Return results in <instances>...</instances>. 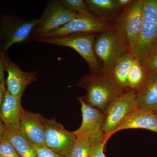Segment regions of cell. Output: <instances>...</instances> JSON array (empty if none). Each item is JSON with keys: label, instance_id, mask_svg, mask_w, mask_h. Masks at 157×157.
<instances>
[{"label": "cell", "instance_id": "2e32d148", "mask_svg": "<svg viewBox=\"0 0 157 157\" xmlns=\"http://www.w3.org/2000/svg\"><path fill=\"white\" fill-rule=\"evenodd\" d=\"M23 109L21 99L12 95L6 89L1 109V118L5 128L19 126L20 117Z\"/></svg>", "mask_w": 157, "mask_h": 157}, {"label": "cell", "instance_id": "8fae6325", "mask_svg": "<svg viewBox=\"0 0 157 157\" xmlns=\"http://www.w3.org/2000/svg\"><path fill=\"white\" fill-rule=\"evenodd\" d=\"M81 104L82 122L77 132L86 133L89 136L91 146L107 140L103 129L104 114L100 110L90 107L86 104L81 97H77Z\"/></svg>", "mask_w": 157, "mask_h": 157}, {"label": "cell", "instance_id": "cb8c5ba5", "mask_svg": "<svg viewBox=\"0 0 157 157\" xmlns=\"http://www.w3.org/2000/svg\"><path fill=\"white\" fill-rule=\"evenodd\" d=\"M0 157H21L12 144L6 138L0 139Z\"/></svg>", "mask_w": 157, "mask_h": 157}, {"label": "cell", "instance_id": "d4e9b609", "mask_svg": "<svg viewBox=\"0 0 157 157\" xmlns=\"http://www.w3.org/2000/svg\"><path fill=\"white\" fill-rule=\"evenodd\" d=\"M35 157H64L48 148L46 146L33 145Z\"/></svg>", "mask_w": 157, "mask_h": 157}, {"label": "cell", "instance_id": "4316f807", "mask_svg": "<svg viewBox=\"0 0 157 157\" xmlns=\"http://www.w3.org/2000/svg\"><path fill=\"white\" fill-rule=\"evenodd\" d=\"M8 51L3 50L0 47V83L6 85L5 79V72L6 71L5 55Z\"/></svg>", "mask_w": 157, "mask_h": 157}, {"label": "cell", "instance_id": "7402d4cb", "mask_svg": "<svg viewBox=\"0 0 157 157\" xmlns=\"http://www.w3.org/2000/svg\"><path fill=\"white\" fill-rule=\"evenodd\" d=\"M60 3L66 9L76 13L88 12L87 5L83 0H60Z\"/></svg>", "mask_w": 157, "mask_h": 157}, {"label": "cell", "instance_id": "7c38bea8", "mask_svg": "<svg viewBox=\"0 0 157 157\" xmlns=\"http://www.w3.org/2000/svg\"><path fill=\"white\" fill-rule=\"evenodd\" d=\"M6 71L8 73L6 80L7 90L12 95L21 98L26 89L32 82L37 81L36 73L23 71L10 59L8 52L5 55Z\"/></svg>", "mask_w": 157, "mask_h": 157}, {"label": "cell", "instance_id": "3957f363", "mask_svg": "<svg viewBox=\"0 0 157 157\" xmlns=\"http://www.w3.org/2000/svg\"><path fill=\"white\" fill-rule=\"evenodd\" d=\"M98 34H73L63 36L43 38L36 42L72 48L86 62L89 67L90 74L99 75L101 72V65L94 50V43Z\"/></svg>", "mask_w": 157, "mask_h": 157}, {"label": "cell", "instance_id": "7a4b0ae2", "mask_svg": "<svg viewBox=\"0 0 157 157\" xmlns=\"http://www.w3.org/2000/svg\"><path fill=\"white\" fill-rule=\"evenodd\" d=\"M76 86L86 91V94L81 97L85 103L102 112L110 102L124 92L109 76L86 75Z\"/></svg>", "mask_w": 157, "mask_h": 157}, {"label": "cell", "instance_id": "e0dca14e", "mask_svg": "<svg viewBox=\"0 0 157 157\" xmlns=\"http://www.w3.org/2000/svg\"><path fill=\"white\" fill-rule=\"evenodd\" d=\"M135 57L128 51L118 59L113 65L109 76L118 87L124 92L129 90L128 77Z\"/></svg>", "mask_w": 157, "mask_h": 157}, {"label": "cell", "instance_id": "5bb4252c", "mask_svg": "<svg viewBox=\"0 0 157 157\" xmlns=\"http://www.w3.org/2000/svg\"><path fill=\"white\" fill-rule=\"evenodd\" d=\"M143 129L157 134V115L154 111L137 108L129 113L118 125L112 135L121 130Z\"/></svg>", "mask_w": 157, "mask_h": 157}, {"label": "cell", "instance_id": "6da1fadb", "mask_svg": "<svg viewBox=\"0 0 157 157\" xmlns=\"http://www.w3.org/2000/svg\"><path fill=\"white\" fill-rule=\"evenodd\" d=\"M94 50L98 60L102 63L99 75L109 76L116 61L128 51L124 31L116 25L113 29L98 33L95 39Z\"/></svg>", "mask_w": 157, "mask_h": 157}, {"label": "cell", "instance_id": "52a82bcc", "mask_svg": "<svg viewBox=\"0 0 157 157\" xmlns=\"http://www.w3.org/2000/svg\"><path fill=\"white\" fill-rule=\"evenodd\" d=\"M114 28L115 25L99 19L90 12L77 13L67 23L40 39L76 33L98 34L111 30Z\"/></svg>", "mask_w": 157, "mask_h": 157}, {"label": "cell", "instance_id": "4dcf8cb0", "mask_svg": "<svg viewBox=\"0 0 157 157\" xmlns=\"http://www.w3.org/2000/svg\"><path fill=\"white\" fill-rule=\"evenodd\" d=\"M156 113L157 115V112H156Z\"/></svg>", "mask_w": 157, "mask_h": 157}, {"label": "cell", "instance_id": "484cf974", "mask_svg": "<svg viewBox=\"0 0 157 157\" xmlns=\"http://www.w3.org/2000/svg\"><path fill=\"white\" fill-rule=\"evenodd\" d=\"M107 140H105L90 147L88 157H106L104 154V147Z\"/></svg>", "mask_w": 157, "mask_h": 157}, {"label": "cell", "instance_id": "9c48e42d", "mask_svg": "<svg viewBox=\"0 0 157 157\" xmlns=\"http://www.w3.org/2000/svg\"><path fill=\"white\" fill-rule=\"evenodd\" d=\"M117 21L124 32L128 51L133 55L139 43L143 27L142 0L133 1L124 9Z\"/></svg>", "mask_w": 157, "mask_h": 157}, {"label": "cell", "instance_id": "5b68a950", "mask_svg": "<svg viewBox=\"0 0 157 157\" xmlns=\"http://www.w3.org/2000/svg\"><path fill=\"white\" fill-rule=\"evenodd\" d=\"M143 24L134 57L142 60L157 45V0H142Z\"/></svg>", "mask_w": 157, "mask_h": 157}, {"label": "cell", "instance_id": "603a6c76", "mask_svg": "<svg viewBox=\"0 0 157 157\" xmlns=\"http://www.w3.org/2000/svg\"><path fill=\"white\" fill-rule=\"evenodd\" d=\"M140 61L147 75L151 73H157V45Z\"/></svg>", "mask_w": 157, "mask_h": 157}, {"label": "cell", "instance_id": "277c9868", "mask_svg": "<svg viewBox=\"0 0 157 157\" xmlns=\"http://www.w3.org/2000/svg\"><path fill=\"white\" fill-rule=\"evenodd\" d=\"M39 21L26 19L12 15H3L0 18V47L8 51L12 45L31 41V37Z\"/></svg>", "mask_w": 157, "mask_h": 157}, {"label": "cell", "instance_id": "d6986e66", "mask_svg": "<svg viewBox=\"0 0 157 157\" xmlns=\"http://www.w3.org/2000/svg\"><path fill=\"white\" fill-rule=\"evenodd\" d=\"M85 2L89 12L108 23L120 10L117 0H86Z\"/></svg>", "mask_w": 157, "mask_h": 157}, {"label": "cell", "instance_id": "f1b7e54d", "mask_svg": "<svg viewBox=\"0 0 157 157\" xmlns=\"http://www.w3.org/2000/svg\"><path fill=\"white\" fill-rule=\"evenodd\" d=\"M119 9H125L133 2L132 0H117Z\"/></svg>", "mask_w": 157, "mask_h": 157}, {"label": "cell", "instance_id": "ac0fdd59", "mask_svg": "<svg viewBox=\"0 0 157 157\" xmlns=\"http://www.w3.org/2000/svg\"><path fill=\"white\" fill-rule=\"evenodd\" d=\"M3 137L9 140L21 157H35L33 145L23 133L19 126L5 128Z\"/></svg>", "mask_w": 157, "mask_h": 157}, {"label": "cell", "instance_id": "44dd1931", "mask_svg": "<svg viewBox=\"0 0 157 157\" xmlns=\"http://www.w3.org/2000/svg\"><path fill=\"white\" fill-rule=\"evenodd\" d=\"M76 140L73 145L70 157H88L90 147L89 136L83 132H73Z\"/></svg>", "mask_w": 157, "mask_h": 157}, {"label": "cell", "instance_id": "f546056e", "mask_svg": "<svg viewBox=\"0 0 157 157\" xmlns=\"http://www.w3.org/2000/svg\"><path fill=\"white\" fill-rule=\"evenodd\" d=\"M5 130V126L2 122L0 120V139L3 137V134Z\"/></svg>", "mask_w": 157, "mask_h": 157}, {"label": "cell", "instance_id": "ba28073f", "mask_svg": "<svg viewBox=\"0 0 157 157\" xmlns=\"http://www.w3.org/2000/svg\"><path fill=\"white\" fill-rule=\"evenodd\" d=\"M137 107L136 92L128 90L110 102L103 112V129L107 140L121 121Z\"/></svg>", "mask_w": 157, "mask_h": 157}, {"label": "cell", "instance_id": "83f0119b", "mask_svg": "<svg viewBox=\"0 0 157 157\" xmlns=\"http://www.w3.org/2000/svg\"><path fill=\"white\" fill-rule=\"evenodd\" d=\"M6 90V85L0 83V120L1 118V109H2V105L4 101Z\"/></svg>", "mask_w": 157, "mask_h": 157}, {"label": "cell", "instance_id": "4fadbf2b", "mask_svg": "<svg viewBox=\"0 0 157 157\" xmlns=\"http://www.w3.org/2000/svg\"><path fill=\"white\" fill-rule=\"evenodd\" d=\"M42 114L29 112L23 109L19 120V126L32 145L46 146L45 128Z\"/></svg>", "mask_w": 157, "mask_h": 157}, {"label": "cell", "instance_id": "8992f818", "mask_svg": "<svg viewBox=\"0 0 157 157\" xmlns=\"http://www.w3.org/2000/svg\"><path fill=\"white\" fill-rule=\"evenodd\" d=\"M77 14L66 9L59 1H51L39 17L31 41H36L56 30L73 19Z\"/></svg>", "mask_w": 157, "mask_h": 157}, {"label": "cell", "instance_id": "ffe728a7", "mask_svg": "<svg viewBox=\"0 0 157 157\" xmlns=\"http://www.w3.org/2000/svg\"><path fill=\"white\" fill-rule=\"evenodd\" d=\"M147 75L140 60L135 57L128 75L129 90L134 91L136 92L143 85Z\"/></svg>", "mask_w": 157, "mask_h": 157}, {"label": "cell", "instance_id": "9a60e30c", "mask_svg": "<svg viewBox=\"0 0 157 157\" xmlns=\"http://www.w3.org/2000/svg\"><path fill=\"white\" fill-rule=\"evenodd\" d=\"M136 93L137 107L157 112V73L148 74Z\"/></svg>", "mask_w": 157, "mask_h": 157}, {"label": "cell", "instance_id": "30bf717a", "mask_svg": "<svg viewBox=\"0 0 157 157\" xmlns=\"http://www.w3.org/2000/svg\"><path fill=\"white\" fill-rule=\"evenodd\" d=\"M43 124L45 145L63 156L70 157L76 140L73 132L67 131L54 119L44 117Z\"/></svg>", "mask_w": 157, "mask_h": 157}]
</instances>
